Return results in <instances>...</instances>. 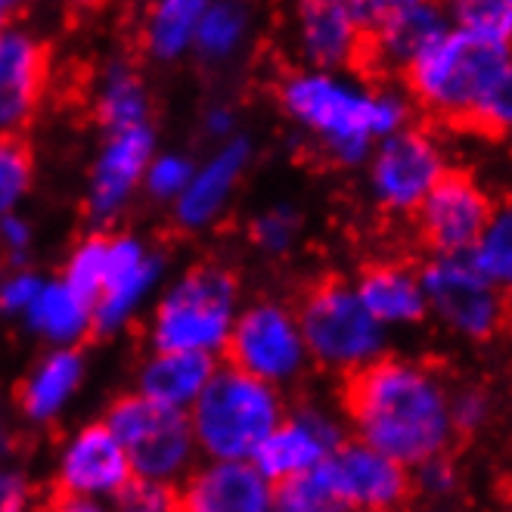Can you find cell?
<instances>
[{
    "instance_id": "14",
    "label": "cell",
    "mask_w": 512,
    "mask_h": 512,
    "mask_svg": "<svg viewBox=\"0 0 512 512\" xmlns=\"http://www.w3.org/2000/svg\"><path fill=\"white\" fill-rule=\"evenodd\" d=\"M444 32H450V19L441 0H419L410 10L391 16L376 32L364 35L354 72L370 81H401L413 59L429 50Z\"/></svg>"
},
{
    "instance_id": "5",
    "label": "cell",
    "mask_w": 512,
    "mask_h": 512,
    "mask_svg": "<svg viewBox=\"0 0 512 512\" xmlns=\"http://www.w3.org/2000/svg\"><path fill=\"white\" fill-rule=\"evenodd\" d=\"M283 401L270 382L227 367L212 373L193 407V438L215 460H246L280 426Z\"/></svg>"
},
{
    "instance_id": "35",
    "label": "cell",
    "mask_w": 512,
    "mask_h": 512,
    "mask_svg": "<svg viewBox=\"0 0 512 512\" xmlns=\"http://www.w3.org/2000/svg\"><path fill=\"white\" fill-rule=\"evenodd\" d=\"M109 246H112V239H106V236H90L87 243L72 255V261H69L66 286L75 295H81L87 305H90V301H97V295L103 289Z\"/></svg>"
},
{
    "instance_id": "13",
    "label": "cell",
    "mask_w": 512,
    "mask_h": 512,
    "mask_svg": "<svg viewBox=\"0 0 512 512\" xmlns=\"http://www.w3.org/2000/svg\"><path fill=\"white\" fill-rule=\"evenodd\" d=\"M134 475L128 450L106 423L87 426L66 450L63 466H59V481L53 488L50 506L59 509H94V500L81 497H97V494H115L125 481Z\"/></svg>"
},
{
    "instance_id": "26",
    "label": "cell",
    "mask_w": 512,
    "mask_h": 512,
    "mask_svg": "<svg viewBox=\"0 0 512 512\" xmlns=\"http://www.w3.org/2000/svg\"><path fill=\"white\" fill-rule=\"evenodd\" d=\"M28 320L53 342H72L87 326V301L75 295L66 283L41 286L28 305Z\"/></svg>"
},
{
    "instance_id": "27",
    "label": "cell",
    "mask_w": 512,
    "mask_h": 512,
    "mask_svg": "<svg viewBox=\"0 0 512 512\" xmlns=\"http://www.w3.org/2000/svg\"><path fill=\"white\" fill-rule=\"evenodd\" d=\"M146 109L149 103L140 75L128 66H112L97 97V122L112 134L125 128H140L146 125Z\"/></svg>"
},
{
    "instance_id": "21",
    "label": "cell",
    "mask_w": 512,
    "mask_h": 512,
    "mask_svg": "<svg viewBox=\"0 0 512 512\" xmlns=\"http://www.w3.org/2000/svg\"><path fill=\"white\" fill-rule=\"evenodd\" d=\"M159 264L146 258L134 239H112L103 289L97 295L94 323L100 329H112L125 320V314L134 308V301L143 295V289L153 283Z\"/></svg>"
},
{
    "instance_id": "25",
    "label": "cell",
    "mask_w": 512,
    "mask_h": 512,
    "mask_svg": "<svg viewBox=\"0 0 512 512\" xmlns=\"http://www.w3.org/2000/svg\"><path fill=\"white\" fill-rule=\"evenodd\" d=\"M469 258L491 283L512 295V193L494 199L488 224L469 249Z\"/></svg>"
},
{
    "instance_id": "17",
    "label": "cell",
    "mask_w": 512,
    "mask_h": 512,
    "mask_svg": "<svg viewBox=\"0 0 512 512\" xmlns=\"http://www.w3.org/2000/svg\"><path fill=\"white\" fill-rule=\"evenodd\" d=\"M270 500V481L246 460H218L177 488V509L190 512H258Z\"/></svg>"
},
{
    "instance_id": "29",
    "label": "cell",
    "mask_w": 512,
    "mask_h": 512,
    "mask_svg": "<svg viewBox=\"0 0 512 512\" xmlns=\"http://www.w3.org/2000/svg\"><path fill=\"white\" fill-rule=\"evenodd\" d=\"M450 28L512 47V0H441Z\"/></svg>"
},
{
    "instance_id": "3",
    "label": "cell",
    "mask_w": 512,
    "mask_h": 512,
    "mask_svg": "<svg viewBox=\"0 0 512 512\" xmlns=\"http://www.w3.org/2000/svg\"><path fill=\"white\" fill-rule=\"evenodd\" d=\"M509 59L512 47L450 28L413 59L401 84L423 122L441 131H469L491 81Z\"/></svg>"
},
{
    "instance_id": "44",
    "label": "cell",
    "mask_w": 512,
    "mask_h": 512,
    "mask_svg": "<svg viewBox=\"0 0 512 512\" xmlns=\"http://www.w3.org/2000/svg\"><path fill=\"white\" fill-rule=\"evenodd\" d=\"M503 143H506V146H509V156H512V131H509V134H506V137H503Z\"/></svg>"
},
{
    "instance_id": "22",
    "label": "cell",
    "mask_w": 512,
    "mask_h": 512,
    "mask_svg": "<svg viewBox=\"0 0 512 512\" xmlns=\"http://www.w3.org/2000/svg\"><path fill=\"white\" fill-rule=\"evenodd\" d=\"M215 373L208 351H159L146 364L140 388L146 398L168 407H184L199 398V391Z\"/></svg>"
},
{
    "instance_id": "23",
    "label": "cell",
    "mask_w": 512,
    "mask_h": 512,
    "mask_svg": "<svg viewBox=\"0 0 512 512\" xmlns=\"http://www.w3.org/2000/svg\"><path fill=\"white\" fill-rule=\"evenodd\" d=\"M246 156H249L246 140H236L227 149H221V153L199 171V177H190V184L180 193L177 221L184 227H202L212 221L218 215V208L224 205L227 193L233 190L236 174L243 171Z\"/></svg>"
},
{
    "instance_id": "7",
    "label": "cell",
    "mask_w": 512,
    "mask_h": 512,
    "mask_svg": "<svg viewBox=\"0 0 512 512\" xmlns=\"http://www.w3.org/2000/svg\"><path fill=\"white\" fill-rule=\"evenodd\" d=\"M367 190L385 218H413L429 190L454 165L441 128L432 122L404 125L373 143L367 156Z\"/></svg>"
},
{
    "instance_id": "16",
    "label": "cell",
    "mask_w": 512,
    "mask_h": 512,
    "mask_svg": "<svg viewBox=\"0 0 512 512\" xmlns=\"http://www.w3.org/2000/svg\"><path fill=\"white\" fill-rule=\"evenodd\" d=\"M50 50L28 35H0V134H19L47 94Z\"/></svg>"
},
{
    "instance_id": "8",
    "label": "cell",
    "mask_w": 512,
    "mask_h": 512,
    "mask_svg": "<svg viewBox=\"0 0 512 512\" xmlns=\"http://www.w3.org/2000/svg\"><path fill=\"white\" fill-rule=\"evenodd\" d=\"M236 301V277L224 264H199L184 274L159 305V351H212L224 348Z\"/></svg>"
},
{
    "instance_id": "43",
    "label": "cell",
    "mask_w": 512,
    "mask_h": 512,
    "mask_svg": "<svg viewBox=\"0 0 512 512\" xmlns=\"http://www.w3.org/2000/svg\"><path fill=\"white\" fill-rule=\"evenodd\" d=\"M7 447V435H4V423H0V450Z\"/></svg>"
},
{
    "instance_id": "42",
    "label": "cell",
    "mask_w": 512,
    "mask_h": 512,
    "mask_svg": "<svg viewBox=\"0 0 512 512\" xmlns=\"http://www.w3.org/2000/svg\"><path fill=\"white\" fill-rule=\"evenodd\" d=\"M19 4H22V0H0V19H7L10 13H16Z\"/></svg>"
},
{
    "instance_id": "31",
    "label": "cell",
    "mask_w": 512,
    "mask_h": 512,
    "mask_svg": "<svg viewBox=\"0 0 512 512\" xmlns=\"http://www.w3.org/2000/svg\"><path fill=\"white\" fill-rule=\"evenodd\" d=\"M28 184H32V146L19 134H0V218L13 212Z\"/></svg>"
},
{
    "instance_id": "9",
    "label": "cell",
    "mask_w": 512,
    "mask_h": 512,
    "mask_svg": "<svg viewBox=\"0 0 512 512\" xmlns=\"http://www.w3.org/2000/svg\"><path fill=\"white\" fill-rule=\"evenodd\" d=\"M106 426L128 450L134 475L171 481L193 457V426L180 407L159 404L146 395L118 398L109 407Z\"/></svg>"
},
{
    "instance_id": "2",
    "label": "cell",
    "mask_w": 512,
    "mask_h": 512,
    "mask_svg": "<svg viewBox=\"0 0 512 512\" xmlns=\"http://www.w3.org/2000/svg\"><path fill=\"white\" fill-rule=\"evenodd\" d=\"M351 75L308 69L286 75L280 84V106L314 137L320 156L336 168H360L379 137L419 118L401 81Z\"/></svg>"
},
{
    "instance_id": "30",
    "label": "cell",
    "mask_w": 512,
    "mask_h": 512,
    "mask_svg": "<svg viewBox=\"0 0 512 512\" xmlns=\"http://www.w3.org/2000/svg\"><path fill=\"white\" fill-rule=\"evenodd\" d=\"M497 401L488 385L481 382H460L450 385V423L460 441L481 435L494 419Z\"/></svg>"
},
{
    "instance_id": "10",
    "label": "cell",
    "mask_w": 512,
    "mask_h": 512,
    "mask_svg": "<svg viewBox=\"0 0 512 512\" xmlns=\"http://www.w3.org/2000/svg\"><path fill=\"white\" fill-rule=\"evenodd\" d=\"M491 208V190L472 171L450 165L410 221L429 255H469L488 224Z\"/></svg>"
},
{
    "instance_id": "28",
    "label": "cell",
    "mask_w": 512,
    "mask_h": 512,
    "mask_svg": "<svg viewBox=\"0 0 512 512\" xmlns=\"http://www.w3.org/2000/svg\"><path fill=\"white\" fill-rule=\"evenodd\" d=\"M208 0H159L146 22V50L156 56H177L196 35Z\"/></svg>"
},
{
    "instance_id": "36",
    "label": "cell",
    "mask_w": 512,
    "mask_h": 512,
    "mask_svg": "<svg viewBox=\"0 0 512 512\" xmlns=\"http://www.w3.org/2000/svg\"><path fill=\"white\" fill-rule=\"evenodd\" d=\"M298 215L292 212V208H270V212H264L249 236H252V243L264 252H289V246L295 243V236H298Z\"/></svg>"
},
{
    "instance_id": "38",
    "label": "cell",
    "mask_w": 512,
    "mask_h": 512,
    "mask_svg": "<svg viewBox=\"0 0 512 512\" xmlns=\"http://www.w3.org/2000/svg\"><path fill=\"white\" fill-rule=\"evenodd\" d=\"M190 165L184 159H162L149 171V190L156 196H177L190 184Z\"/></svg>"
},
{
    "instance_id": "34",
    "label": "cell",
    "mask_w": 512,
    "mask_h": 512,
    "mask_svg": "<svg viewBox=\"0 0 512 512\" xmlns=\"http://www.w3.org/2000/svg\"><path fill=\"white\" fill-rule=\"evenodd\" d=\"M509 131H512V59L491 81L485 100H481V106L472 118L469 134L503 140Z\"/></svg>"
},
{
    "instance_id": "33",
    "label": "cell",
    "mask_w": 512,
    "mask_h": 512,
    "mask_svg": "<svg viewBox=\"0 0 512 512\" xmlns=\"http://www.w3.org/2000/svg\"><path fill=\"white\" fill-rule=\"evenodd\" d=\"M246 28V16L236 4L224 0V4L205 7L199 25H196V47L205 56H224L236 47L239 35Z\"/></svg>"
},
{
    "instance_id": "37",
    "label": "cell",
    "mask_w": 512,
    "mask_h": 512,
    "mask_svg": "<svg viewBox=\"0 0 512 512\" xmlns=\"http://www.w3.org/2000/svg\"><path fill=\"white\" fill-rule=\"evenodd\" d=\"M345 4H348L360 32L370 35L379 25H385L391 16L410 10L413 4H419V0H345Z\"/></svg>"
},
{
    "instance_id": "41",
    "label": "cell",
    "mask_w": 512,
    "mask_h": 512,
    "mask_svg": "<svg viewBox=\"0 0 512 512\" xmlns=\"http://www.w3.org/2000/svg\"><path fill=\"white\" fill-rule=\"evenodd\" d=\"M106 4L109 0H69V13H72V19H90V16H97Z\"/></svg>"
},
{
    "instance_id": "40",
    "label": "cell",
    "mask_w": 512,
    "mask_h": 512,
    "mask_svg": "<svg viewBox=\"0 0 512 512\" xmlns=\"http://www.w3.org/2000/svg\"><path fill=\"white\" fill-rule=\"evenodd\" d=\"M25 497H28V488H25L22 475L0 469V512L25 506Z\"/></svg>"
},
{
    "instance_id": "1",
    "label": "cell",
    "mask_w": 512,
    "mask_h": 512,
    "mask_svg": "<svg viewBox=\"0 0 512 512\" xmlns=\"http://www.w3.org/2000/svg\"><path fill=\"white\" fill-rule=\"evenodd\" d=\"M339 404L354 438L413 469L457 447L450 423V382L426 360L382 354L339 376Z\"/></svg>"
},
{
    "instance_id": "4",
    "label": "cell",
    "mask_w": 512,
    "mask_h": 512,
    "mask_svg": "<svg viewBox=\"0 0 512 512\" xmlns=\"http://www.w3.org/2000/svg\"><path fill=\"white\" fill-rule=\"evenodd\" d=\"M292 314L305 339L308 360L326 373L345 376L388 354L391 329L367 311L354 283L342 277L314 280L301 292Z\"/></svg>"
},
{
    "instance_id": "19",
    "label": "cell",
    "mask_w": 512,
    "mask_h": 512,
    "mask_svg": "<svg viewBox=\"0 0 512 512\" xmlns=\"http://www.w3.org/2000/svg\"><path fill=\"white\" fill-rule=\"evenodd\" d=\"M298 41L311 69L354 72L364 32L345 0H298Z\"/></svg>"
},
{
    "instance_id": "6",
    "label": "cell",
    "mask_w": 512,
    "mask_h": 512,
    "mask_svg": "<svg viewBox=\"0 0 512 512\" xmlns=\"http://www.w3.org/2000/svg\"><path fill=\"white\" fill-rule=\"evenodd\" d=\"M429 317L469 345L500 339L512 323V295L491 283L469 255H429L419 264Z\"/></svg>"
},
{
    "instance_id": "20",
    "label": "cell",
    "mask_w": 512,
    "mask_h": 512,
    "mask_svg": "<svg viewBox=\"0 0 512 512\" xmlns=\"http://www.w3.org/2000/svg\"><path fill=\"white\" fill-rule=\"evenodd\" d=\"M149 149H153V134H149L146 125L112 134L103 159L97 162L94 187H90V212H94V218H109L122 208L146 168Z\"/></svg>"
},
{
    "instance_id": "18",
    "label": "cell",
    "mask_w": 512,
    "mask_h": 512,
    "mask_svg": "<svg viewBox=\"0 0 512 512\" xmlns=\"http://www.w3.org/2000/svg\"><path fill=\"white\" fill-rule=\"evenodd\" d=\"M354 289L367 311L388 329H410L429 320L426 289L419 280V264L410 261H370L360 267Z\"/></svg>"
},
{
    "instance_id": "12",
    "label": "cell",
    "mask_w": 512,
    "mask_h": 512,
    "mask_svg": "<svg viewBox=\"0 0 512 512\" xmlns=\"http://www.w3.org/2000/svg\"><path fill=\"white\" fill-rule=\"evenodd\" d=\"M230 367L264 382H286L308 364V348L292 311L280 305H252L224 339Z\"/></svg>"
},
{
    "instance_id": "11",
    "label": "cell",
    "mask_w": 512,
    "mask_h": 512,
    "mask_svg": "<svg viewBox=\"0 0 512 512\" xmlns=\"http://www.w3.org/2000/svg\"><path fill=\"white\" fill-rule=\"evenodd\" d=\"M317 472L336 509H401L413 500L410 469L360 438L336 444Z\"/></svg>"
},
{
    "instance_id": "32",
    "label": "cell",
    "mask_w": 512,
    "mask_h": 512,
    "mask_svg": "<svg viewBox=\"0 0 512 512\" xmlns=\"http://www.w3.org/2000/svg\"><path fill=\"white\" fill-rule=\"evenodd\" d=\"M413 478V497L429 503H450L463 491V472L454 460V450H444L410 469Z\"/></svg>"
},
{
    "instance_id": "15",
    "label": "cell",
    "mask_w": 512,
    "mask_h": 512,
    "mask_svg": "<svg viewBox=\"0 0 512 512\" xmlns=\"http://www.w3.org/2000/svg\"><path fill=\"white\" fill-rule=\"evenodd\" d=\"M345 438V426L336 416L305 407L292 419H280V426L255 447L252 463L270 485H277L283 478L314 469Z\"/></svg>"
},
{
    "instance_id": "24",
    "label": "cell",
    "mask_w": 512,
    "mask_h": 512,
    "mask_svg": "<svg viewBox=\"0 0 512 512\" xmlns=\"http://www.w3.org/2000/svg\"><path fill=\"white\" fill-rule=\"evenodd\" d=\"M81 379V357L78 351H56L44 364L28 376L19 388V407L28 419H47L75 391Z\"/></svg>"
},
{
    "instance_id": "39",
    "label": "cell",
    "mask_w": 512,
    "mask_h": 512,
    "mask_svg": "<svg viewBox=\"0 0 512 512\" xmlns=\"http://www.w3.org/2000/svg\"><path fill=\"white\" fill-rule=\"evenodd\" d=\"M38 289H41V280L38 277L19 274L4 289H0V308H4V311H22V308L32 305V298L38 295Z\"/></svg>"
}]
</instances>
